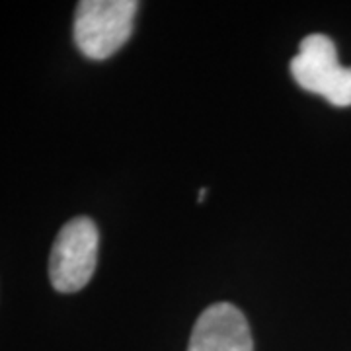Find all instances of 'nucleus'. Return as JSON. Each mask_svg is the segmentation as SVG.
<instances>
[{"instance_id":"nucleus-1","label":"nucleus","mask_w":351,"mask_h":351,"mask_svg":"<svg viewBox=\"0 0 351 351\" xmlns=\"http://www.w3.org/2000/svg\"><path fill=\"white\" fill-rule=\"evenodd\" d=\"M138 2L82 0L75 14V43L88 59L104 61L119 51L133 32Z\"/></svg>"},{"instance_id":"nucleus-2","label":"nucleus","mask_w":351,"mask_h":351,"mask_svg":"<svg viewBox=\"0 0 351 351\" xmlns=\"http://www.w3.org/2000/svg\"><path fill=\"white\" fill-rule=\"evenodd\" d=\"M291 75L299 86L326 98L332 106H351V69L339 64L336 45L328 36L313 34L302 39L291 61Z\"/></svg>"},{"instance_id":"nucleus-3","label":"nucleus","mask_w":351,"mask_h":351,"mask_svg":"<svg viewBox=\"0 0 351 351\" xmlns=\"http://www.w3.org/2000/svg\"><path fill=\"white\" fill-rule=\"evenodd\" d=\"M98 226L76 217L59 230L49 258V277L59 293H76L88 285L98 263Z\"/></svg>"},{"instance_id":"nucleus-4","label":"nucleus","mask_w":351,"mask_h":351,"mask_svg":"<svg viewBox=\"0 0 351 351\" xmlns=\"http://www.w3.org/2000/svg\"><path fill=\"white\" fill-rule=\"evenodd\" d=\"M188 351H254L246 316L230 302H215L197 318Z\"/></svg>"},{"instance_id":"nucleus-5","label":"nucleus","mask_w":351,"mask_h":351,"mask_svg":"<svg viewBox=\"0 0 351 351\" xmlns=\"http://www.w3.org/2000/svg\"><path fill=\"white\" fill-rule=\"evenodd\" d=\"M205 195H207V189H201V191H199V197H197V201H199V203H201V201L205 199Z\"/></svg>"}]
</instances>
